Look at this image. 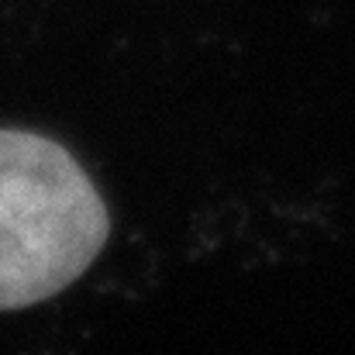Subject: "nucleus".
<instances>
[{
    "instance_id": "nucleus-1",
    "label": "nucleus",
    "mask_w": 355,
    "mask_h": 355,
    "mask_svg": "<svg viewBox=\"0 0 355 355\" xmlns=\"http://www.w3.org/2000/svg\"><path fill=\"white\" fill-rule=\"evenodd\" d=\"M111 235L107 207L59 141L0 128V311L76 283Z\"/></svg>"
}]
</instances>
